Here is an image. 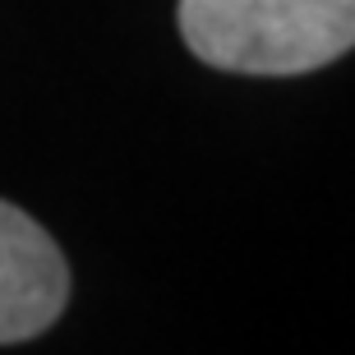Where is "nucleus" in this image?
<instances>
[{
    "mask_svg": "<svg viewBox=\"0 0 355 355\" xmlns=\"http://www.w3.org/2000/svg\"><path fill=\"white\" fill-rule=\"evenodd\" d=\"M180 37L212 69L309 74L355 46V0H180Z\"/></svg>",
    "mask_w": 355,
    "mask_h": 355,
    "instance_id": "1",
    "label": "nucleus"
},
{
    "mask_svg": "<svg viewBox=\"0 0 355 355\" xmlns=\"http://www.w3.org/2000/svg\"><path fill=\"white\" fill-rule=\"evenodd\" d=\"M69 300V263L51 231L0 198V346L42 337Z\"/></svg>",
    "mask_w": 355,
    "mask_h": 355,
    "instance_id": "2",
    "label": "nucleus"
}]
</instances>
